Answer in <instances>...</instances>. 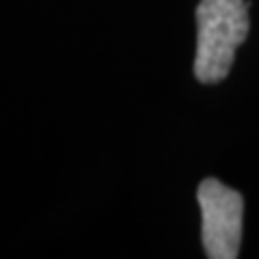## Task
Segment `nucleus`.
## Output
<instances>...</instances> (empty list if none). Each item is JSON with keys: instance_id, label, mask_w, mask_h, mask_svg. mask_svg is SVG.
<instances>
[{"instance_id": "1", "label": "nucleus", "mask_w": 259, "mask_h": 259, "mask_svg": "<svg viewBox=\"0 0 259 259\" xmlns=\"http://www.w3.org/2000/svg\"><path fill=\"white\" fill-rule=\"evenodd\" d=\"M248 5L244 0H201L197 7V56L194 76L216 84L227 78L238 46L248 35Z\"/></svg>"}, {"instance_id": "2", "label": "nucleus", "mask_w": 259, "mask_h": 259, "mask_svg": "<svg viewBox=\"0 0 259 259\" xmlns=\"http://www.w3.org/2000/svg\"><path fill=\"white\" fill-rule=\"evenodd\" d=\"M201 218V238L209 259H236L242 240V214L244 201L242 194L227 188L223 182L207 177L197 190Z\"/></svg>"}]
</instances>
